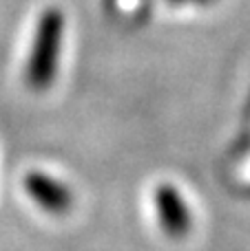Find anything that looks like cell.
Listing matches in <instances>:
<instances>
[{"instance_id":"6da1fadb","label":"cell","mask_w":250,"mask_h":251,"mask_svg":"<svg viewBox=\"0 0 250 251\" xmlns=\"http://www.w3.org/2000/svg\"><path fill=\"white\" fill-rule=\"evenodd\" d=\"M157 212L162 218V227L173 238H182L188 231L190 212L186 209L182 196L173 187H159L157 190Z\"/></svg>"},{"instance_id":"7a4b0ae2","label":"cell","mask_w":250,"mask_h":251,"mask_svg":"<svg viewBox=\"0 0 250 251\" xmlns=\"http://www.w3.org/2000/svg\"><path fill=\"white\" fill-rule=\"evenodd\" d=\"M25 183L27 192L38 201V205H42L49 212L60 214L71 207V192L53 178L44 176V174H31V176H27Z\"/></svg>"}]
</instances>
